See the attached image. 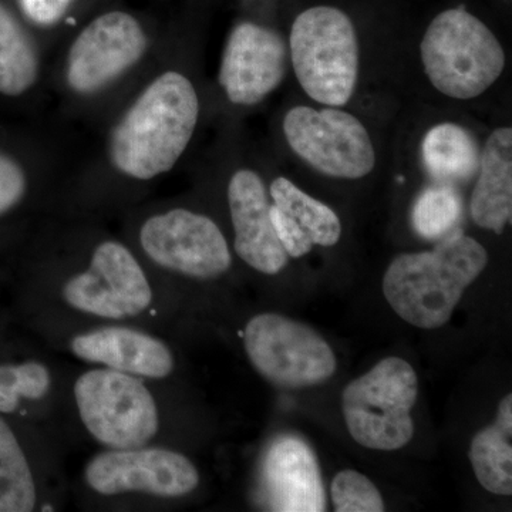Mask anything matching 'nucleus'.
I'll return each mask as SVG.
<instances>
[{"instance_id":"1","label":"nucleus","mask_w":512,"mask_h":512,"mask_svg":"<svg viewBox=\"0 0 512 512\" xmlns=\"http://www.w3.org/2000/svg\"><path fill=\"white\" fill-rule=\"evenodd\" d=\"M198 116L200 100L190 80L177 72L161 74L114 128V167L141 181L168 173L190 144Z\"/></svg>"},{"instance_id":"2","label":"nucleus","mask_w":512,"mask_h":512,"mask_svg":"<svg viewBox=\"0 0 512 512\" xmlns=\"http://www.w3.org/2000/svg\"><path fill=\"white\" fill-rule=\"evenodd\" d=\"M487 264L483 245L456 229L431 251L394 258L384 274L383 295L410 325L439 329Z\"/></svg>"},{"instance_id":"3","label":"nucleus","mask_w":512,"mask_h":512,"mask_svg":"<svg viewBox=\"0 0 512 512\" xmlns=\"http://www.w3.org/2000/svg\"><path fill=\"white\" fill-rule=\"evenodd\" d=\"M77 416L94 443L107 450L156 444L164 412L148 380L94 366L73 383Z\"/></svg>"},{"instance_id":"4","label":"nucleus","mask_w":512,"mask_h":512,"mask_svg":"<svg viewBox=\"0 0 512 512\" xmlns=\"http://www.w3.org/2000/svg\"><path fill=\"white\" fill-rule=\"evenodd\" d=\"M64 311L96 323H128L153 312L157 289L137 256L117 241H103L83 268L55 288Z\"/></svg>"},{"instance_id":"5","label":"nucleus","mask_w":512,"mask_h":512,"mask_svg":"<svg viewBox=\"0 0 512 512\" xmlns=\"http://www.w3.org/2000/svg\"><path fill=\"white\" fill-rule=\"evenodd\" d=\"M420 53L431 84L451 99H476L505 69V52L497 37L463 8L434 18L421 40Z\"/></svg>"},{"instance_id":"6","label":"nucleus","mask_w":512,"mask_h":512,"mask_svg":"<svg viewBox=\"0 0 512 512\" xmlns=\"http://www.w3.org/2000/svg\"><path fill=\"white\" fill-rule=\"evenodd\" d=\"M289 50L296 79L311 99L345 106L359 79V42L345 12L316 6L293 22Z\"/></svg>"},{"instance_id":"7","label":"nucleus","mask_w":512,"mask_h":512,"mask_svg":"<svg viewBox=\"0 0 512 512\" xmlns=\"http://www.w3.org/2000/svg\"><path fill=\"white\" fill-rule=\"evenodd\" d=\"M419 393L416 370L386 357L345 387L342 410L352 439L370 450H400L412 441V410Z\"/></svg>"},{"instance_id":"8","label":"nucleus","mask_w":512,"mask_h":512,"mask_svg":"<svg viewBox=\"0 0 512 512\" xmlns=\"http://www.w3.org/2000/svg\"><path fill=\"white\" fill-rule=\"evenodd\" d=\"M242 339L251 365L276 387L318 386L335 375V353L305 323L279 313H259L248 320Z\"/></svg>"},{"instance_id":"9","label":"nucleus","mask_w":512,"mask_h":512,"mask_svg":"<svg viewBox=\"0 0 512 512\" xmlns=\"http://www.w3.org/2000/svg\"><path fill=\"white\" fill-rule=\"evenodd\" d=\"M201 477L191 458L163 444L103 450L83 468V483L101 498L128 495L154 500H180L197 490Z\"/></svg>"},{"instance_id":"10","label":"nucleus","mask_w":512,"mask_h":512,"mask_svg":"<svg viewBox=\"0 0 512 512\" xmlns=\"http://www.w3.org/2000/svg\"><path fill=\"white\" fill-rule=\"evenodd\" d=\"M141 251L161 271L194 281L227 274L231 249L220 227L207 215L174 208L153 215L138 232Z\"/></svg>"},{"instance_id":"11","label":"nucleus","mask_w":512,"mask_h":512,"mask_svg":"<svg viewBox=\"0 0 512 512\" xmlns=\"http://www.w3.org/2000/svg\"><path fill=\"white\" fill-rule=\"evenodd\" d=\"M284 133L289 147L320 174L359 180L375 170L372 138L346 111L293 107L286 114Z\"/></svg>"},{"instance_id":"12","label":"nucleus","mask_w":512,"mask_h":512,"mask_svg":"<svg viewBox=\"0 0 512 512\" xmlns=\"http://www.w3.org/2000/svg\"><path fill=\"white\" fill-rule=\"evenodd\" d=\"M147 36L133 16L110 12L93 20L70 47L67 83L74 92H99L146 53Z\"/></svg>"},{"instance_id":"13","label":"nucleus","mask_w":512,"mask_h":512,"mask_svg":"<svg viewBox=\"0 0 512 512\" xmlns=\"http://www.w3.org/2000/svg\"><path fill=\"white\" fill-rule=\"evenodd\" d=\"M66 348L76 359L148 380L163 382L177 367L174 350L147 330L128 323H96L74 332Z\"/></svg>"},{"instance_id":"14","label":"nucleus","mask_w":512,"mask_h":512,"mask_svg":"<svg viewBox=\"0 0 512 512\" xmlns=\"http://www.w3.org/2000/svg\"><path fill=\"white\" fill-rule=\"evenodd\" d=\"M288 53L284 37L255 23H241L232 30L220 69V84L228 100L255 106L281 86Z\"/></svg>"},{"instance_id":"15","label":"nucleus","mask_w":512,"mask_h":512,"mask_svg":"<svg viewBox=\"0 0 512 512\" xmlns=\"http://www.w3.org/2000/svg\"><path fill=\"white\" fill-rule=\"evenodd\" d=\"M228 204L239 258L264 275L284 271L289 256L276 237L262 178L255 171H237L229 181Z\"/></svg>"},{"instance_id":"16","label":"nucleus","mask_w":512,"mask_h":512,"mask_svg":"<svg viewBox=\"0 0 512 512\" xmlns=\"http://www.w3.org/2000/svg\"><path fill=\"white\" fill-rule=\"evenodd\" d=\"M265 481L272 510L325 511L322 477L305 441L282 437L266 457Z\"/></svg>"},{"instance_id":"17","label":"nucleus","mask_w":512,"mask_h":512,"mask_svg":"<svg viewBox=\"0 0 512 512\" xmlns=\"http://www.w3.org/2000/svg\"><path fill=\"white\" fill-rule=\"evenodd\" d=\"M480 177L471 195V218L478 227L503 234L512 217V130L497 128L481 153Z\"/></svg>"},{"instance_id":"18","label":"nucleus","mask_w":512,"mask_h":512,"mask_svg":"<svg viewBox=\"0 0 512 512\" xmlns=\"http://www.w3.org/2000/svg\"><path fill=\"white\" fill-rule=\"evenodd\" d=\"M480 160L476 138L458 124H439L424 137V165L439 184L453 185L470 180L478 173Z\"/></svg>"},{"instance_id":"19","label":"nucleus","mask_w":512,"mask_h":512,"mask_svg":"<svg viewBox=\"0 0 512 512\" xmlns=\"http://www.w3.org/2000/svg\"><path fill=\"white\" fill-rule=\"evenodd\" d=\"M39 497L28 454L0 413V512L35 511Z\"/></svg>"},{"instance_id":"20","label":"nucleus","mask_w":512,"mask_h":512,"mask_svg":"<svg viewBox=\"0 0 512 512\" xmlns=\"http://www.w3.org/2000/svg\"><path fill=\"white\" fill-rule=\"evenodd\" d=\"M39 76V59L28 33L0 5V93L20 96Z\"/></svg>"},{"instance_id":"21","label":"nucleus","mask_w":512,"mask_h":512,"mask_svg":"<svg viewBox=\"0 0 512 512\" xmlns=\"http://www.w3.org/2000/svg\"><path fill=\"white\" fill-rule=\"evenodd\" d=\"M269 192L276 207L301 225L313 245L333 247L338 244L342 224L332 208L306 194L285 177L276 178Z\"/></svg>"},{"instance_id":"22","label":"nucleus","mask_w":512,"mask_h":512,"mask_svg":"<svg viewBox=\"0 0 512 512\" xmlns=\"http://www.w3.org/2000/svg\"><path fill=\"white\" fill-rule=\"evenodd\" d=\"M512 431L505 430L500 424H493L478 431L471 441V466L478 483L488 493L498 495L512 494Z\"/></svg>"},{"instance_id":"23","label":"nucleus","mask_w":512,"mask_h":512,"mask_svg":"<svg viewBox=\"0 0 512 512\" xmlns=\"http://www.w3.org/2000/svg\"><path fill=\"white\" fill-rule=\"evenodd\" d=\"M55 389L52 369L39 360L0 365V413L12 414L26 403L45 402Z\"/></svg>"},{"instance_id":"24","label":"nucleus","mask_w":512,"mask_h":512,"mask_svg":"<svg viewBox=\"0 0 512 512\" xmlns=\"http://www.w3.org/2000/svg\"><path fill=\"white\" fill-rule=\"evenodd\" d=\"M463 214V202L456 188L437 184L419 195L413 208V227L420 237L443 239L456 229Z\"/></svg>"},{"instance_id":"25","label":"nucleus","mask_w":512,"mask_h":512,"mask_svg":"<svg viewBox=\"0 0 512 512\" xmlns=\"http://www.w3.org/2000/svg\"><path fill=\"white\" fill-rule=\"evenodd\" d=\"M330 493L338 512L384 511L383 497L376 485L357 471L345 470L336 474Z\"/></svg>"},{"instance_id":"26","label":"nucleus","mask_w":512,"mask_h":512,"mask_svg":"<svg viewBox=\"0 0 512 512\" xmlns=\"http://www.w3.org/2000/svg\"><path fill=\"white\" fill-rule=\"evenodd\" d=\"M269 215H271L276 237H278L288 256L301 258V256L308 255L312 251V239L303 231L298 222L286 215L284 211L279 210L275 204L269 208Z\"/></svg>"},{"instance_id":"27","label":"nucleus","mask_w":512,"mask_h":512,"mask_svg":"<svg viewBox=\"0 0 512 512\" xmlns=\"http://www.w3.org/2000/svg\"><path fill=\"white\" fill-rule=\"evenodd\" d=\"M28 180L12 158L0 154V215L12 211L25 198Z\"/></svg>"},{"instance_id":"28","label":"nucleus","mask_w":512,"mask_h":512,"mask_svg":"<svg viewBox=\"0 0 512 512\" xmlns=\"http://www.w3.org/2000/svg\"><path fill=\"white\" fill-rule=\"evenodd\" d=\"M72 0H20L23 12L37 25H55L63 18Z\"/></svg>"},{"instance_id":"29","label":"nucleus","mask_w":512,"mask_h":512,"mask_svg":"<svg viewBox=\"0 0 512 512\" xmlns=\"http://www.w3.org/2000/svg\"><path fill=\"white\" fill-rule=\"evenodd\" d=\"M495 423L500 424L505 430L512 431V394L505 396L500 403Z\"/></svg>"}]
</instances>
